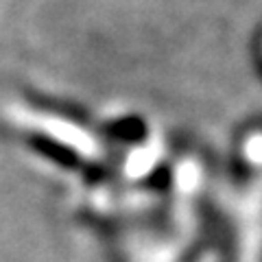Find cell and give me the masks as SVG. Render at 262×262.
<instances>
[{"mask_svg": "<svg viewBox=\"0 0 262 262\" xmlns=\"http://www.w3.org/2000/svg\"><path fill=\"white\" fill-rule=\"evenodd\" d=\"M31 146H33V149H37L39 153H44L46 158H51L55 162L63 164V166H72V164H75V158H72V153L68 149H63V146H59V144L53 142V140H48V138L33 136L31 138Z\"/></svg>", "mask_w": 262, "mask_h": 262, "instance_id": "1", "label": "cell"}]
</instances>
